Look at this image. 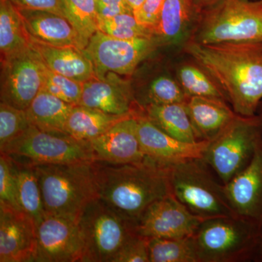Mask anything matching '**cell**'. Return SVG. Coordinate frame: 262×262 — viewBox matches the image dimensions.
Here are the masks:
<instances>
[{
	"label": "cell",
	"instance_id": "obj_27",
	"mask_svg": "<svg viewBox=\"0 0 262 262\" xmlns=\"http://www.w3.org/2000/svg\"><path fill=\"white\" fill-rule=\"evenodd\" d=\"M19 205L22 211L34 219L36 225L46 214L37 172L32 165L14 159Z\"/></svg>",
	"mask_w": 262,
	"mask_h": 262
},
{
	"label": "cell",
	"instance_id": "obj_8",
	"mask_svg": "<svg viewBox=\"0 0 262 262\" xmlns=\"http://www.w3.org/2000/svg\"><path fill=\"white\" fill-rule=\"evenodd\" d=\"M259 143L256 122L239 117L209 141L203 160L226 184L247 166Z\"/></svg>",
	"mask_w": 262,
	"mask_h": 262
},
{
	"label": "cell",
	"instance_id": "obj_35",
	"mask_svg": "<svg viewBox=\"0 0 262 262\" xmlns=\"http://www.w3.org/2000/svg\"><path fill=\"white\" fill-rule=\"evenodd\" d=\"M0 204L22 211L18 202L14 162L11 157L3 153L0 156Z\"/></svg>",
	"mask_w": 262,
	"mask_h": 262
},
{
	"label": "cell",
	"instance_id": "obj_41",
	"mask_svg": "<svg viewBox=\"0 0 262 262\" xmlns=\"http://www.w3.org/2000/svg\"><path fill=\"white\" fill-rule=\"evenodd\" d=\"M125 1L132 8L134 13L141 8V5L144 3V0H125Z\"/></svg>",
	"mask_w": 262,
	"mask_h": 262
},
{
	"label": "cell",
	"instance_id": "obj_17",
	"mask_svg": "<svg viewBox=\"0 0 262 262\" xmlns=\"http://www.w3.org/2000/svg\"><path fill=\"white\" fill-rule=\"evenodd\" d=\"M236 214L253 220L262 218V145L258 144L247 166L224 186Z\"/></svg>",
	"mask_w": 262,
	"mask_h": 262
},
{
	"label": "cell",
	"instance_id": "obj_18",
	"mask_svg": "<svg viewBox=\"0 0 262 262\" xmlns=\"http://www.w3.org/2000/svg\"><path fill=\"white\" fill-rule=\"evenodd\" d=\"M117 75L108 73L105 77H96L83 82L79 105L112 115L137 113V102L130 85Z\"/></svg>",
	"mask_w": 262,
	"mask_h": 262
},
{
	"label": "cell",
	"instance_id": "obj_20",
	"mask_svg": "<svg viewBox=\"0 0 262 262\" xmlns=\"http://www.w3.org/2000/svg\"><path fill=\"white\" fill-rule=\"evenodd\" d=\"M50 70L77 82H84L96 77L92 61L84 49L76 46H52L30 42Z\"/></svg>",
	"mask_w": 262,
	"mask_h": 262
},
{
	"label": "cell",
	"instance_id": "obj_33",
	"mask_svg": "<svg viewBox=\"0 0 262 262\" xmlns=\"http://www.w3.org/2000/svg\"><path fill=\"white\" fill-rule=\"evenodd\" d=\"M31 126L26 110L0 103V149Z\"/></svg>",
	"mask_w": 262,
	"mask_h": 262
},
{
	"label": "cell",
	"instance_id": "obj_32",
	"mask_svg": "<svg viewBox=\"0 0 262 262\" xmlns=\"http://www.w3.org/2000/svg\"><path fill=\"white\" fill-rule=\"evenodd\" d=\"M41 59V58H40ZM42 89L70 104L79 105L82 97L83 82H77L50 70L41 60Z\"/></svg>",
	"mask_w": 262,
	"mask_h": 262
},
{
	"label": "cell",
	"instance_id": "obj_36",
	"mask_svg": "<svg viewBox=\"0 0 262 262\" xmlns=\"http://www.w3.org/2000/svg\"><path fill=\"white\" fill-rule=\"evenodd\" d=\"M113 262H149V238L134 234L117 253Z\"/></svg>",
	"mask_w": 262,
	"mask_h": 262
},
{
	"label": "cell",
	"instance_id": "obj_42",
	"mask_svg": "<svg viewBox=\"0 0 262 262\" xmlns=\"http://www.w3.org/2000/svg\"><path fill=\"white\" fill-rule=\"evenodd\" d=\"M262 253V252H261Z\"/></svg>",
	"mask_w": 262,
	"mask_h": 262
},
{
	"label": "cell",
	"instance_id": "obj_25",
	"mask_svg": "<svg viewBox=\"0 0 262 262\" xmlns=\"http://www.w3.org/2000/svg\"><path fill=\"white\" fill-rule=\"evenodd\" d=\"M133 114L112 115L77 105L72 108L67 120L65 133L77 140L89 142Z\"/></svg>",
	"mask_w": 262,
	"mask_h": 262
},
{
	"label": "cell",
	"instance_id": "obj_1",
	"mask_svg": "<svg viewBox=\"0 0 262 262\" xmlns=\"http://www.w3.org/2000/svg\"><path fill=\"white\" fill-rule=\"evenodd\" d=\"M184 51L220 87L241 116H253L262 99V43L203 44L189 39Z\"/></svg>",
	"mask_w": 262,
	"mask_h": 262
},
{
	"label": "cell",
	"instance_id": "obj_6",
	"mask_svg": "<svg viewBox=\"0 0 262 262\" xmlns=\"http://www.w3.org/2000/svg\"><path fill=\"white\" fill-rule=\"evenodd\" d=\"M82 262H113L135 227L101 200L91 202L79 219Z\"/></svg>",
	"mask_w": 262,
	"mask_h": 262
},
{
	"label": "cell",
	"instance_id": "obj_21",
	"mask_svg": "<svg viewBox=\"0 0 262 262\" xmlns=\"http://www.w3.org/2000/svg\"><path fill=\"white\" fill-rule=\"evenodd\" d=\"M186 105L196 137L201 141H211L239 117L225 100L192 96Z\"/></svg>",
	"mask_w": 262,
	"mask_h": 262
},
{
	"label": "cell",
	"instance_id": "obj_39",
	"mask_svg": "<svg viewBox=\"0 0 262 262\" xmlns=\"http://www.w3.org/2000/svg\"><path fill=\"white\" fill-rule=\"evenodd\" d=\"M98 18H110L122 13H134L125 0H96Z\"/></svg>",
	"mask_w": 262,
	"mask_h": 262
},
{
	"label": "cell",
	"instance_id": "obj_2",
	"mask_svg": "<svg viewBox=\"0 0 262 262\" xmlns=\"http://www.w3.org/2000/svg\"><path fill=\"white\" fill-rule=\"evenodd\" d=\"M93 166L98 199L134 227L151 203L172 194L166 168L146 158L123 164L94 160Z\"/></svg>",
	"mask_w": 262,
	"mask_h": 262
},
{
	"label": "cell",
	"instance_id": "obj_7",
	"mask_svg": "<svg viewBox=\"0 0 262 262\" xmlns=\"http://www.w3.org/2000/svg\"><path fill=\"white\" fill-rule=\"evenodd\" d=\"M0 151L29 165L94 161L89 142L77 140L64 133L42 130L33 125Z\"/></svg>",
	"mask_w": 262,
	"mask_h": 262
},
{
	"label": "cell",
	"instance_id": "obj_29",
	"mask_svg": "<svg viewBox=\"0 0 262 262\" xmlns=\"http://www.w3.org/2000/svg\"><path fill=\"white\" fill-rule=\"evenodd\" d=\"M66 17L78 33L84 48L98 31L96 0H63Z\"/></svg>",
	"mask_w": 262,
	"mask_h": 262
},
{
	"label": "cell",
	"instance_id": "obj_40",
	"mask_svg": "<svg viewBox=\"0 0 262 262\" xmlns=\"http://www.w3.org/2000/svg\"><path fill=\"white\" fill-rule=\"evenodd\" d=\"M219 1L220 0H193L196 9L200 12V13H201L203 10L211 8V6L218 3Z\"/></svg>",
	"mask_w": 262,
	"mask_h": 262
},
{
	"label": "cell",
	"instance_id": "obj_10",
	"mask_svg": "<svg viewBox=\"0 0 262 262\" xmlns=\"http://www.w3.org/2000/svg\"><path fill=\"white\" fill-rule=\"evenodd\" d=\"M254 234L252 227L234 216L203 221L194 235L200 261H226L248 248Z\"/></svg>",
	"mask_w": 262,
	"mask_h": 262
},
{
	"label": "cell",
	"instance_id": "obj_24",
	"mask_svg": "<svg viewBox=\"0 0 262 262\" xmlns=\"http://www.w3.org/2000/svg\"><path fill=\"white\" fill-rule=\"evenodd\" d=\"M74 106L42 89L26 113L31 125L42 130L66 134V124Z\"/></svg>",
	"mask_w": 262,
	"mask_h": 262
},
{
	"label": "cell",
	"instance_id": "obj_23",
	"mask_svg": "<svg viewBox=\"0 0 262 262\" xmlns=\"http://www.w3.org/2000/svg\"><path fill=\"white\" fill-rule=\"evenodd\" d=\"M141 113L155 126L178 140L188 143L199 141L186 102L146 105L141 107Z\"/></svg>",
	"mask_w": 262,
	"mask_h": 262
},
{
	"label": "cell",
	"instance_id": "obj_34",
	"mask_svg": "<svg viewBox=\"0 0 262 262\" xmlns=\"http://www.w3.org/2000/svg\"><path fill=\"white\" fill-rule=\"evenodd\" d=\"M189 98L180 84L170 77L161 76L155 79L149 84L146 103L142 106L149 104L185 103Z\"/></svg>",
	"mask_w": 262,
	"mask_h": 262
},
{
	"label": "cell",
	"instance_id": "obj_19",
	"mask_svg": "<svg viewBox=\"0 0 262 262\" xmlns=\"http://www.w3.org/2000/svg\"><path fill=\"white\" fill-rule=\"evenodd\" d=\"M18 10L30 42L84 49L78 33L65 17L46 10Z\"/></svg>",
	"mask_w": 262,
	"mask_h": 262
},
{
	"label": "cell",
	"instance_id": "obj_4",
	"mask_svg": "<svg viewBox=\"0 0 262 262\" xmlns=\"http://www.w3.org/2000/svg\"><path fill=\"white\" fill-rule=\"evenodd\" d=\"M191 40L262 43V0H220L200 14Z\"/></svg>",
	"mask_w": 262,
	"mask_h": 262
},
{
	"label": "cell",
	"instance_id": "obj_30",
	"mask_svg": "<svg viewBox=\"0 0 262 262\" xmlns=\"http://www.w3.org/2000/svg\"><path fill=\"white\" fill-rule=\"evenodd\" d=\"M178 78L179 84L189 97L201 96L225 99L220 87L201 67L183 65L179 69Z\"/></svg>",
	"mask_w": 262,
	"mask_h": 262
},
{
	"label": "cell",
	"instance_id": "obj_31",
	"mask_svg": "<svg viewBox=\"0 0 262 262\" xmlns=\"http://www.w3.org/2000/svg\"><path fill=\"white\" fill-rule=\"evenodd\" d=\"M98 29L117 39L154 38L151 30L141 25L134 13H122L110 18H98Z\"/></svg>",
	"mask_w": 262,
	"mask_h": 262
},
{
	"label": "cell",
	"instance_id": "obj_37",
	"mask_svg": "<svg viewBox=\"0 0 262 262\" xmlns=\"http://www.w3.org/2000/svg\"><path fill=\"white\" fill-rule=\"evenodd\" d=\"M164 2L165 0H144L141 8L134 13L137 21L153 32L159 20Z\"/></svg>",
	"mask_w": 262,
	"mask_h": 262
},
{
	"label": "cell",
	"instance_id": "obj_26",
	"mask_svg": "<svg viewBox=\"0 0 262 262\" xmlns=\"http://www.w3.org/2000/svg\"><path fill=\"white\" fill-rule=\"evenodd\" d=\"M30 48V39L18 8L10 0H0L1 59L15 56Z\"/></svg>",
	"mask_w": 262,
	"mask_h": 262
},
{
	"label": "cell",
	"instance_id": "obj_5",
	"mask_svg": "<svg viewBox=\"0 0 262 262\" xmlns=\"http://www.w3.org/2000/svg\"><path fill=\"white\" fill-rule=\"evenodd\" d=\"M202 160H187L165 168L172 194L192 213L205 220L234 216L224 187L207 173Z\"/></svg>",
	"mask_w": 262,
	"mask_h": 262
},
{
	"label": "cell",
	"instance_id": "obj_15",
	"mask_svg": "<svg viewBox=\"0 0 262 262\" xmlns=\"http://www.w3.org/2000/svg\"><path fill=\"white\" fill-rule=\"evenodd\" d=\"M37 226L23 211L0 204V262L36 261Z\"/></svg>",
	"mask_w": 262,
	"mask_h": 262
},
{
	"label": "cell",
	"instance_id": "obj_13",
	"mask_svg": "<svg viewBox=\"0 0 262 262\" xmlns=\"http://www.w3.org/2000/svg\"><path fill=\"white\" fill-rule=\"evenodd\" d=\"M37 226L36 261H82L79 220L46 213Z\"/></svg>",
	"mask_w": 262,
	"mask_h": 262
},
{
	"label": "cell",
	"instance_id": "obj_11",
	"mask_svg": "<svg viewBox=\"0 0 262 262\" xmlns=\"http://www.w3.org/2000/svg\"><path fill=\"white\" fill-rule=\"evenodd\" d=\"M204 220L170 194L146 208L136 224L135 231L148 238L193 237Z\"/></svg>",
	"mask_w": 262,
	"mask_h": 262
},
{
	"label": "cell",
	"instance_id": "obj_9",
	"mask_svg": "<svg viewBox=\"0 0 262 262\" xmlns=\"http://www.w3.org/2000/svg\"><path fill=\"white\" fill-rule=\"evenodd\" d=\"M158 45L155 38L122 39L97 31L84 48L94 64L96 77L107 73L131 75Z\"/></svg>",
	"mask_w": 262,
	"mask_h": 262
},
{
	"label": "cell",
	"instance_id": "obj_38",
	"mask_svg": "<svg viewBox=\"0 0 262 262\" xmlns=\"http://www.w3.org/2000/svg\"><path fill=\"white\" fill-rule=\"evenodd\" d=\"M18 9L41 10L66 17L63 0H10Z\"/></svg>",
	"mask_w": 262,
	"mask_h": 262
},
{
	"label": "cell",
	"instance_id": "obj_16",
	"mask_svg": "<svg viewBox=\"0 0 262 262\" xmlns=\"http://www.w3.org/2000/svg\"><path fill=\"white\" fill-rule=\"evenodd\" d=\"M136 113L89 141L94 160L123 164L139 163L146 159L138 136Z\"/></svg>",
	"mask_w": 262,
	"mask_h": 262
},
{
	"label": "cell",
	"instance_id": "obj_14",
	"mask_svg": "<svg viewBox=\"0 0 262 262\" xmlns=\"http://www.w3.org/2000/svg\"><path fill=\"white\" fill-rule=\"evenodd\" d=\"M137 133L143 153L146 159L167 168L190 160H203L209 141L188 143L165 134L141 113L136 114Z\"/></svg>",
	"mask_w": 262,
	"mask_h": 262
},
{
	"label": "cell",
	"instance_id": "obj_28",
	"mask_svg": "<svg viewBox=\"0 0 262 262\" xmlns=\"http://www.w3.org/2000/svg\"><path fill=\"white\" fill-rule=\"evenodd\" d=\"M149 262H196L194 236L182 238H149Z\"/></svg>",
	"mask_w": 262,
	"mask_h": 262
},
{
	"label": "cell",
	"instance_id": "obj_12",
	"mask_svg": "<svg viewBox=\"0 0 262 262\" xmlns=\"http://www.w3.org/2000/svg\"><path fill=\"white\" fill-rule=\"evenodd\" d=\"M42 88L41 59L32 48L1 59V102L26 110Z\"/></svg>",
	"mask_w": 262,
	"mask_h": 262
},
{
	"label": "cell",
	"instance_id": "obj_22",
	"mask_svg": "<svg viewBox=\"0 0 262 262\" xmlns=\"http://www.w3.org/2000/svg\"><path fill=\"white\" fill-rule=\"evenodd\" d=\"M200 14L193 0H165L153 31L155 39L158 44H179L187 37Z\"/></svg>",
	"mask_w": 262,
	"mask_h": 262
},
{
	"label": "cell",
	"instance_id": "obj_3",
	"mask_svg": "<svg viewBox=\"0 0 262 262\" xmlns=\"http://www.w3.org/2000/svg\"><path fill=\"white\" fill-rule=\"evenodd\" d=\"M93 163L31 165L37 172L46 213L80 219L98 198Z\"/></svg>",
	"mask_w": 262,
	"mask_h": 262
}]
</instances>
